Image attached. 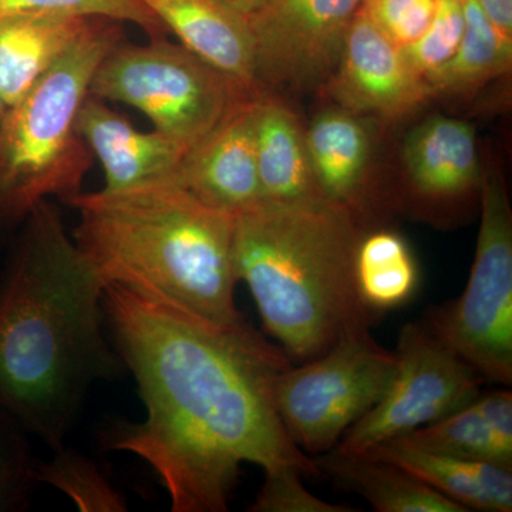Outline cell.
<instances>
[{
	"label": "cell",
	"mask_w": 512,
	"mask_h": 512,
	"mask_svg": "<svg viewBox=\"0 0 512 512\" xmlns=\"http://www.w3.org/2000/svg\"><path fill=\"white\" fill-rule=\"evenodd\" d=\"M362 0H264L249 13L256 82L269 89L320 90L335 73Z\"/></svg>",
	"instance_id": "10"
},
{
	"label": "cell",
	"mask_w": 512,
	"mask_h": 512,
	"mask_svg": "<svg viewBox=\"0 0 512 512\" xmlns=\"http://www.w3.org/2000/svg\"><path fill=\"white\" fill-rule=\"evenodd\" d=\"M121 22L97 18L82 39L0 120V241L12 239L30 212L50 197L82 191L93 153L77 114L94 73L123 42Z\"/></svg>",
	"instance_id": "5"
},
{
	"label": "cell",
	"mask_w": 512,
	"mask_h": 512,
	"mask_svg": "<svg viewBox=\"0 0 512 512\" xmlns=\"http://www.w3.org/2000/svg\"><path fill=\"white\" fill-rule=\"evenodd\" d=\"M480 229L466 288L423 323L484 382L512 383V210L503 168L481 157Z\"/></svg>",
	"instance_id": "6"
},
{
	"label": "cell",
	"mask_w": 512,
	"mask_h": 512,
	"mask_svg": "<svg viewBox=\"0 0 512 512\" xmlns=\"http://www.w3.org/2000/svg\"><path fill=\"white\" fill-rule=\"evenodd\" d=\"M363 229L325 200L259 201L235 215L234 254L264 328L293 365L377 322L357 295L355 251Z\"/></svg>",
	"instance_id": "4"
},
{
	"label": "cell",
	"mask_w": 512,
	"mask_h": 512,
	"mask_svg": "<svg viewBox=\"0 0 512 512\" xmlns=\"http://www.w3.org/2000/svg\"><path fill=\"white\" fill-rule=\"evenodd\" d=\"M406 190L417 217L451 225L480 204L481 156L467 121L433 116L414 127L403 146Z\"/></svg>",
	"instance_id": "11"
},
{
	"label": "cell",
	"mask_w": 512,
	"mask_h": 512,
	"mask_svg": "<svg viewBox=\"0 0 512 512\" xmlns=\"http://www.w3.org/2000/svg\"><path fill=\"white\" fill-rule=\"evenodd\" d=\"M306 147L320 197L348 212L365 231L376 197L369 185L372 138L359 116L338 107L305 128Z\"/></svg>",
	"instance_id": "15"
},
{
	"label": "cell",
	"mask_w": 512,
	"mask_h": 512,
	"mask_svg": "<svg viewBox=\"0 0 512 512\" xmlns=\"http://www.w3.org/2000/svg\"><path fill=\"white\" fill-rule=\"evenodd\" d=\"M28 15H76L130 22L157 39L165 26L140 0H0V23Z\"/></svg>",
	"instance_id": "26"
},
{
	"label": "cell",
	"mask_w": 512,
	"mask_h": 512,
	"mask_svg": "<svg viewBox=\"0 0 512 512\" xmlns=\"http://www.w3.org/2000/svg\"><path fill=\"white\" fill-rule=\"evenodd\" d=\"M315 458L320 474L365 498L379 512H466L413 476L406 468L372 451L333 450Z\"/></svg>",
	"instance_id": "21"
},
{
	"label": "cell",
	"mask_w": 512,
	"mask_h": 512,
	"mask_svg": "<svg viewBox=\"0 0 512 512\" xmlns=\"http://www.w3.org/2000/svg\"><path fill=\"white\" fill-rule=\"evenodd\" d=\"M73 239L106 285L200 315L247 322L235 301V215L204 204L177 181L67 198Z\"/></svg>",
	"instance_id": "3"
},
{
	"label": "cell",
	"mask_w": 512,
	"mask_h": 512,
	"mask_svg": "<svg viewBox=\"0 0 512 512\" xmlns=\"http://www.w3.org/2000/svg\"><path fill=\"white\" fill-rule=\"evenodd\" d=\"M353 269L360 302L377 319L407 305L419 291V262L406 238L394 229L362 231Z\"/></svg>",
	"instance_id": "22"
},
{
	"label": "cell",
	"mask_w": 512,
	"mask_h": 512,
	"mask_svg": "<svg viewBox=\"0 0 512 512\" xmlns=\"http://www.w3.org/2000/svg\"><path fill=\"white\" fill-rule=\"evenodd\" d=\"M96 19L28 15L0 23V99L6 109L70 52Z\"/></svg>",
	"instance_id": "17"
},
{
	"label": "cell",
	"mask_w": 512,
	"mask_h": 512,
	"mask_svg": "<svg viewBox=\"0 0 512 512\" xmlns=\"http://www.w3.org/2000/svg\"><path fill=\"white\" fill-rule=\"evenodd\" d=\"M394 353L397 367L386 393L343 434L336 450L363 453L406 436L463 409L485 383L423 320L404 323Z\"/></svg>",
	"instance_id": "9"
},
{
	"label": "cell",
	"mask_w": 512,
	"mask_h": 512,
	"mask_svg": "<svg viewBox=\"0 0 512 512\" xmlns=\"http://www.w3.org/2000/svg\"><path fill=\"white\" fill-rule=\"evenodd\" d=\"M77 130L103 167L104 190L177 181L188 153L158 131L141 133L92 94L77 114Z\"/></svg>",
	"instance_id": "14"
},
{
	"label": "cell",
	"mask_w": 512,
	"mask_h": 512,
	"mask_svg": "<svg viewBox=\"0 0 512 512\" xmlns=\"http://www.w3.org/2000/svg\"><path fill=\"white\" fill-rule=\"evenodd\" d=\"M320 92L356 116L394 121L430 99L426 80L362 8L357 9L343 42L335 73Z\"/></svg>",
	"instance_id": "12"
},
{
	"label": "cell",
	"mask_w": 512,
	"mask_h": 512,
	"mask_svg": "<svg viewBox=\"0 0 512 512\" xmlns=\"http://www.w3.org/2000/svg\"><path fill=\"white\" fill-rule=\"evenodd\" d=\"M252 92L164 37L150 45L120 42L101 60L90 94L136 107L158 133L190 151Z\"/></svg>",
	"instance_id": "7"
},
{
	"label": "cell",
	"mask_w": 512,
	"mask_h": 512,
	"mask_svg": "<svg viewBox=\"0 0 512 512\" xmlns=\"http://www.w3.org/2000/svg\"><path fill=\"white\" fill-rule=\"evenodd\" d=\"M437 5L439 0H362L360 8L394 45L406 49L429 29Z\"/></svg>",
	"instance_id": "29"
},
{
	"label": "cell",
	"mask_w": 512,
	"mask_h": 512,
	"mask_svg": "<svg viewBox=\"0 0 512 512\" xmlns=\"http://www.w3.org/2000/svg\"><path fill=\"white\" fill-rule=\"evenodd\" d=\"M32 436L20 423L0 410V512H22L32 504L37 463Z\"/></svg>",
	"instance_id": "25"
},
{
	"label": "cell",
	"mask_w": 512,
	"mask_h": 512,
	"mask_svg": "<svg viewBox=\"0 0 512 512\" xmlns=\"http://www.w3.org/2000/svg\"><path fill=\"white\" fill-rule=\"evenodd\" d=\"M396 367V353L369 328L346 333L322 355L289 366L276 380L275 403L293 443L311 457L333 450L379 403Z\"/></svg>",
	"instance_id": "8"
},
{
	"label": "cell",
	"mask_w": 512,
	"mask_h": 512,
	"mask_svg": "<svg viewBox=\"0 0 512 512\" xmlns=\"http://www.w3.org/2000/svg\"><path fill=\"white\" fill-rule=\"evenodd\" d=\"M256 163L262 200H323L313 178L305 128L285 103L264 92L256 110Z\"/></svg>",
	"instance_id": "20"
},
{
	"label": "cell",
	"mask_w": 512,
	"mask_h": 512,
	"mask_svg": "<svg viewBox=\"0 0 512 512\" xmlns=\"http://www.w3.org/2000/svg\"><path fill=\"white\" fill-rule=\"evenodd\" d=\"M501 42L512 49V0H477Z\"/></svg>",
	"instance_id": "30"
},
{
	"label": "cell",
	"mask_w": 512,
	"mask_h": 512,
	"mask_svg": "<svg viewBox=\"0 0 512 512\" xmlns=\"http://www.w3.org/2000/svg\"><path fill=\"white\" fill-rule=\"evenodd\" d=\"M463 0H439L429 29L403 50L410 67L427 80L454 56L464 33Z\"/></svg>",
	"instance_id": "27"
},
{
	"label": "cell",
	"mask_w": 512,
	"mask_h": 512,
	"mask_svg": "<svg viewBox=\"0 0 512 512\" xmlns=\"http://www.w3.org/2000/svg\"><path fill=\"white\" fill-rule=\"evenodd\" d=\"M104 288L56 205L40 202L0 269V410L50 451L94 384L126 369L104 333Z\"/></svg>",
	"instance_id": "2"
},
{
	"label": "cell",
	"mask_w": 512,
	"mask_h": 512,
	"mask_svg": "<svg viewBox=\"0 0 512 512\" xmlns=\"http://www.w3.org/2000/svg\"><path fill=\"white\" fill-rule=\"evenodd\" d=\"M103 308L146 416L101 441L146 461L171 511H228L245 463L320 476L276 410V380L293 365L279 346L248 322H215L117 285L104 288Z\"/></svg>",
	"instance_id": "1"
},
{
	"label": "cell",
	"mask_w": 512,
	"mask_h": 512,
	"mask_svg": "<svg viewBox=\"0 0 512 512\" xmlns=\"http://www.w3.org/2000/svg\"><path fill=\"white\" fill-rule=\"evenodd\" d=\"M305 474L295 467L264 471V483L256 494L251 512H350L349 505L333 504L312 494L302 483Z\"/></svg>",
	"instance_id": "28"
},
{
	"label": "cell",
	"mask_w": 512,
	"mask_h": 512,
	"mask_svg": "<svg viewBox=\"0 0 512 512\" xmlns=\"http://www.w3.org/2000/svg\"><path fill=\"white\" fill-rule=\"evenodd\" d=\"M464 33L457 52L426 80L431 97L463 96L510 73L512 49L504 45L477 0H463Z\"/></svg>",
	"instance_id": "23"
},
{
	"label": "cell",
	"mask_w": 512,
	"mask_h": 512,
	"mask_svg": "<svg viewBox=\"0 0 512 512\" xmlns=\"http://www.w3.org/2000/svg\"><path fill=\"white\" fill-rule=\"evenodd\" d=\"M397 439L434 453L512 470L511 390L481 392L463 409Z\"/></svg>",
	"instance_id": "18"
},
{
	"label": "cell",
	"mask_w": 512,
	"mask_h": 512,
	"mask_svg": "<svg viewBox=\"0 0 512 512\" xmlns=\"http://www.w3.org/2000/svg\"><path fill=\"white\" fill-rule=\"evenodd\" d=\"M6 107L5 104H3L2 99H0V120H2L3 113H5Z\"/></svg>",
	"instance_id": "32"
},
{
	"label": "cell",
	"mask_w": 512,
	"mask_h": 512,
	"mask_svg": "<svg viewBox=\"0 0 512 512\" xmlns=\"http://www.w3.org/2000/svg\"><path fill=\"white\" fill-rule=\"evenodd\" d=\"M37 481L69 497L82 512H124L126 495L111 483L99 464L74 448L52 451L47 461L37 463Z\"/></svg>",
	"instance_id": "24"
},
{
	"label": "cell",
	"mask_w": 512,
	"mask_h": 512,
	"mask_svg": "<svg viewBox=\"0 0 512 512\" xmlns=\"http://www.w3.org/2000/svg\"><path fill=\"white\" fill-rule=\"evenodd\" d=\"M467 511L511 512L512 470L423 450L400 439L370 448Z\"/></svg>",
	"instance_id": "19"
},
{
	"label": "cell",
	"mask_w": 512,
	"mask_h": 512,
	"mask_svg": "<svg viewBox=\"0 0 512 512\" xmlns=\"http://www.w3.org/2000/svg\"><path fill=\"white\" fill-rule=\"evenodd\" d=\"M224 2H227L228 5L234 6V8L238 9L239 12L249 15V13L258 9L259 6L264 3V0H224Z\"/></svg>",
	"instance_id": "31"
},
{
	"label": "cell",
	"mask_w": 512,
	"mask_h": 512,
	"mask_svg": "<svg viewBox=\"0 0 512 512\" xmlns=\"http://www.w3.org/2000/svg\"><path fill=\"white\" fill-rule=\"evenodd\" d=\"M185 49L235 82L264 92L256 82L255 40L248 15L224 0H140Z\"/></svg>",
	"instance_id": "16"
},
{
	"label": "cell",
	"mask_w": 512,
	"mask_h": 512,
	"mask_svg": "<svg viewBox=\"0 0 512 512\" xmlns=\"http://www.w3.org/2000/svg\"><path fill=\"white\" fill-rule=\"evenodd\" d=\"M264 93V92H262ZM262 93L239 101L185 154L177 183L197 200L237 215L262 201L256 163V110Z\"/></svg>",
	"instance_id": "13"
}]
</instances>
